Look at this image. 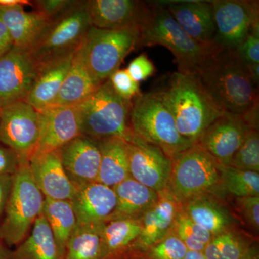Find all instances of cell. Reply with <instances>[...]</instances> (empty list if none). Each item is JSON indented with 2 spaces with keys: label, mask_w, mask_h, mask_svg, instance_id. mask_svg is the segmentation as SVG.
<instances>
[{
  "label": "cell",
  "mask_w": 259,
  "mask_h": 259,
  "mask_svg": "<svg viewBox=\"0 0 259 259\" xmlns=\"http://www.w3.org/2000/svg\"><path fill=\"white\" fill-rule=\"evenodd\" d=\"M228 166L245 171L259 172L258 130H248Z\"/></svg>",
  "instance_id": "cell-35"
},
{
  "label": "cell",
  "mask_w": 259,
  "mask_h": 259,
  "mask_svg": "<svg viewBox=\"0 0 259 259\" xmlns=\"http://www.w3.org/2000/svg\"><path fill=\"white\" fill-rule=\"evenodd\" d=\"M195 74L223 111L245 117L259 107L258 88L236 51H214Z\"/></svg>",
  "instance_id": "cell-2"
},
{
  "label": "cell",
  "mask_w": 259,
  "mask_h": 259,
  "mask_svg": "<svg viewBox=\"0 0 259 259\" xmlns=\"http://www.w3.org/2000/svg\"><path fill=\"white\" fill-rule=\"evenodd\" d=\"M180 208L181 204L166 190L160 192L157 202L140 218L141 233L127 259L136 258L168 235Z\"/></svg>",
  "instance_id": "cell-18"
},
{
  "label": "cell",
  "mask_w": 259,
  "mask_h": 259,
  "mask_svg": "<svg viewBox=\"0 0 259 259\" xmlns=\"http://www.w3.org/2000/svg\"><path fill=\"white\" fill-rule=\"evenodd\" d=\"M161 3L181 28L194 40L205 46L214 45L215 25L211 1H169Z\"/></svg>",
  "instance_id": "cell-20"
},
{
  "label": "cell",
  "mask_w": 259,
  "mask_h": 259,
  "mask_svg": "<svg viewBox=\"0 0 259 259\" xmlns=\"http://www.w3.org/2000/svg\"><path fill=\"white\" fill-rule=\"evenodd\" d=\"M255 243L253 236L233 228L213 237L203 253L206 259H242Z\"/></svg>",
  "instance_id": "cell-31"
},
{
  "label": "cell",
  "mask_w": 259,
  "mask_h": 259,
  "mask_svg": "<svg viewBox=\"0 0 259 259\" xmlns=\"http://www.w3.org/2000/svg\"><path fill=\"white\" fill-rule=\"evenodd\" d=\"M236 207L242 221L250 229L259 231V196L236 198Z\"/></svg>",
  "instance_id": "cell-39"
},
{
  "label": "cell",
  "mask_w": 259,
  "mask_h": 259,
  "mask_svg": "<svg viewBox=\"0 0 259 259\" xmlns=\"http://www.w3.org/2000/svg\"><path fill=\"white\" fill-rule=\"evenodd\" d=\"M126 70L131 77L139 83L146 81L156 72L154 64L146 53H143L131 61Z\"/></svg>",
  "instance_id": "cell-41"
},
{
  "label": "cell",
  "mask_w": 259,
  "mask_h": 259,
  "mask_svg": "<svg viewBox=\"0 0 259 259\" xmlns=\"http://www.w3.org/2000/svg\"><path fill=\"white\" fill-rule=\"evenodd\" d=\"M11 250L0 241V259H11Z\"/></svg>",
  "instance_id": "cell-48"
},
{
  "label": "cell",
  "mask_w": 259,
  "mask_h": 259,
  "mask_svg": "<svg viewBox=\"0 0 259 259\" xmlns=\"http://www.w3.org/2000/svg\"><path fill=\"white\" fill-rule=\"evenodd\" d=\"M0 19L3 20L15 47L30 50L49 23L37 11L28 13L21 5H0Z\"/></svg>",
  "instance_id": "cell-25"
},
{
  "label": "cell",
  "mask_w": 259,
  "mask_h": 259,
  "mask_svg": "<svg viewBox=\"0 0 259 259\" xmlns=\"http://www.w3.org/2000/svg\"><path fill=\"white\" fill-rule=\"evenodd\" d=\"M140 219L105 223L102 233V259H127L141 233Z\"/></svg>",
  "instance_id": "cell-27"
},
{
  "label": "cell",
  "mask_w": 259,
  "mask_h": 259,
  "mask_svg": "<svg viewBox=\"0 0 259 259\" xmlns=\"http://www.w3.org/2000/svg\"><path fill=\"white\" fill-rule=\"evenodd\" d=\"M74 53L40 65L36 78L25 101L38 112L49 108L60 90Z\"/></svg>",
  "instance_id": "cell-24"
},
{
  "label": "cell",
  "mask_w": 259,
  "mask_h": 259,
  "mask_svg": "<svg viewBox=\"0 0 259 259\" xmlns=\"http://www.w3.org/2000/svg\"><path fill=\"white\" fill-rule=\"evenodd\" d=\"M41 131L40 112L25 101L0 110V144L8 146L23 162L36 151Z\"/></svg>",
  "instance_id": "cell-10"
},
{
  "label": "cell",
  "mask_w": 259,
  "mask_h": 259,
  "mask_svg": "<svg viewBox=\"0 0 259 259\" xmlns=\"http://www.w3.org/2000/svg\"><path fill=\"white\" fill-rule=\"evenodd\" d=\"M242 259H259L258 246L257 243H255L251 248L248 250V253Z\"/></svg>",
  "instance_id": "cell-47"
},
{
  "label": "cell",
  "mask_w": 259,
  "mask_h": 259,
  "mask_svg": "<svg viewBox=\"0 0 259 259\" xmlns=\"http://www.w3.org/2000/svg\"><path fill=\"white\" fill-rule=\"evenodd\" d=\"M238 56L248 65L259 64V25H255L249 35L236 50Z\"/></svg>",
  "instance_id": "cell-40"
},
{
  "label": "cell",
  "mask_w": 259,
  "mask_h": 259,
  "mask_svg": "<svg viewBox=\"0 0 259 259\" xmlns=\"http://www.w3.org/2000/svg\"><path fill=\"white\" fill-rule=\"evenodd\" d=\"M68 178L75 188L97 182L101 153L96 141L79 136L59 149Z\"/></svg>",
  "instance_id": "cell-16"
},
{
  "label": "cell",
  "mask_w": 259,
  "mask_h": 259,
  "mask_svg": "<svg viewBox=\"0 0 259 259\" xmlns=\"http://www.w3.org/2000/svg\"><path fill=\"white\" fill-rule=\"evenodd\" d=\"M14 47L10 32L0 19V56L4 55Z\"/></svg>",
  "instance_id": "cell-44"
},
{
  "label": "cell",
  "mask_w": 259,
  "mask_h": 259,
  "mask_svg": "<svg viewBox=\"0 0 259 259\" xmlns=\"http://www.w3.org/2000/svg\"><path fill=\"white\" fill-rule=\"evenodd\" d=\"M108 79L115 93L127 101H134L142 94L140 83L131 77L126 69L117 70Z\"/></svg>",
  "instance_id": "cell-37"
},
{
  "label": "cell",
  "mask_w": 259,
  "mask_h": 259,
  "mask_svg": "<svg viewBox=\"0 0 259 259\" xmlns=\"http://www.w3.org/2000/svg\"><path fill=\"white\" fill-rule=\"evenodd\" d=\"M171 161L166 190L179 204L206 194L224 199L219 163L198 144L176 155Z\"/></svg>",
  "instance_id": "cell-5"
},
{
  "label": "cell",
  "mask_w": 259,
  "mask_h": 259,
  "mask_svg": "<svg viewBox=\"0 0 259 259\" xmlns=\"http://www.w3.org/2000/svg\"><path fill=\"white\" fill-rule=\"evenodd\" d=\"M130 126L134 136L160 148L171 159L194 145L181 136L171 112L151 91L133 101Z\"/></svg>",
  "instance_id": "cell-6"
},
{
  "label": "cell",
  "mask_w": 259,
  "mask_h": 259,
  "mask_svg": "<svg viewBox=\"0 0 259 259\" xmlns=\"http://www.w3.org/2000/svg\"><path fill=\"white\" fill-rule=\"evenodd\" d=\"M42 214L49 223L58 249L64 259L66 247L77 226L71 200L45 198Z\"/></svg>",
  "instance_id": "cell-30"
},
{
  "label": "cell",
  "mask_w": 259,
  "mask_h": 259,
  "mask_svg": "<svg viewBox=\"0 0 259 259\" xmlns=\"http://www.w3.org/2000/svg\"><path fill=\"white\" fill-rule=\"evenodd\" d=\"M40 65L28 49L13 47L0 56V110L25 101Z\"/></svg>",
  "instance_id": "cell-12"
},
{
  "label": "cell",
  "mask_w": 259,
  "mask_h": 259,
  "mask_svg": "<svg viewBox=\"0 0 259 259\" xmlns=\"http://www.w3.org/2000/svg\"><path fill=\"white\" fill-rule=\"evenodd\" d=\"M13 175L0 176V225L4 216L5 208L13 185Z\"/></svg>",
  "instance_id": "cell-43"
},
{
  "label": "cell",
  "mask_w": 259,
  "mask_h": 259,
  "mask_svg": "<svg viewBox=\"0 0 259 259\" xmlns=\"http://www.w3.org/2000/svg\"><path fill=\"white\" fill-rule=\"evenodd\" d=\"M18 5H32V2L28 0H0V5L3 6H15Z\"/></svg>",
  "instance_id": "cell-45"
},
{
  "label": "cell",
  "mask_w": 259,
  "mask_h": 259,
  "mask_svg": "<svg viewBox=\"0 0 259 259\" xmlns=\"http://www.w3.org/2000/svg\"><path fill=\"white\" fill-rule=\"evenodd\" d=\"M40 112V139L32 158L57 151L81 136L77 107H49Z\"/></svg>",
  "instance_id": "cell-17"
},
{
  "label": "cell",
  "mask_w": 259,
  "mask_h": 259,
  "mask_svg": "<svg viewBox=\"0 0 259 259\" xmlns=\"http://www.w3.org/2000/svg\"><path fill=\"white\" fill-rule=\"evenodd\" d=\"M44 199L32 179L29 162H23L13 175V185L0 225V241L9 248L21 243L42 214Z\"/></svg>",
  "instance_id": "cell-7"
},
{
  "label": "cell",
  "mask_w": 259,
  "mask_h": 259,
  "mask_svg": "<svg viewBox=\"0 0 259 259\" xmlns=\"http://www.w3.org/2000/svg\"><path fill=\"white\" fill-rule=\"evenodd\" d=\"M183 242L188 250L203 252L212 239L213 236L207 230L199 226L181 208L175 218L171 231Z\"/></svg>",
  "instance_id": "cell-34"
},
{
  "label": "cell",
  "mask_w": 259,
  "mask_h": 259,
  "mask_svg": "<svg viewBox=\"0 0 259 259\" xmlns=\"http://www.w3.org/2000/svg\"><path fill=\"white\" fill-rule=\"evenodd\" d=\"M218 167L225 193L236 198L259 196V172L245 171L220 163Z\"/></svg>",
  "instance_id": "cell-33"
},
{
  "label": "cell",
  "mask_w": 259,
  "mask_h": 259,
  "mask_svg": "<svg viewBox=\"0 0 259 259\" xmlns=\"http://www.w3.org/2000/svg\"><path fill=\"white\" fill-rule=\"evenodd\" d=\"M250 74H251L252 79L254 82L255 86L258 87L259 85V64L248 65Z\"/></svg>",
  "instance_id": "cell-46"
},
{
  "label": "cell",
  "mask_w": 259,
  "mask_h": 259,
  "mask_svg": "<svg viewBox=\"0 0 259 259\" xmlns=\"http://www.w3.org/2000/svg\"><path fill=\"white\" fill-rule=\"evenodd\" d=\"M117 205L110 221L140 219L157 202L159 193L131 177L113 187Z\"/></svg>",
  "instance_id": "cell-26"
},
{
  "label": "cell",
  "mask_w": 259,
  "mask_h": 259,
  "mask_svg": "<svg viewBox=\"0 0 259 259\" xmlns=\"http://www.w3.org/2000/svg\"><path fill=\"white\" fill-rule=\"evenodd\" d=\"M101 84L94 79L88 69L80 46L75 51L67 74L50 107L77 106Z\"/></svg>",
  "instance_id": "cell-23"
},
{
  "label": "cell",
  "mask_w": 259,
  "mask_h": 259,
  "mask_svg": "<svg viewBox=\"0 0 259 259\" xmlns=\"http://www.w3.org/2000/svg\"><path fill=\"white\" fill-rule=\"evenodd\" d=\"M29 168L34 182L45 198L71 200L74 197L76 188L64 171L59 150L32 158Z\"/></svg>",
  "instance_id": "cell-21"
},
{
  "label": "cell",
  "mask_w": 259,
  "mask_h": 259,
  "mask_svg": "<svg viewBox=\"0 0 259 259\" xmlns=\"http://www.w3.org/2000/svg\"><path fill=\"white\" fill-rule=\"evenodd\" d=\"M22 163L13 150L0 144V176L15 175Z\"/></svg>",
  "instance_id": "cell-42"
},
{
  "label": "cell",
  "mask_w": 259,
  "mask_h": 259,
  "mask_svg": "<svg viewBox=\"0 0 259 259\" xmlns=\"http://www.w3.org/2000/svg\"><path fill=\"white\" fill-rule=\"evenodd\" d=\"M139 30L140 47L166 48L175 56L180 72L196 73L212 52L220 50L214 45H203L192 38L161 2L151 3Z\"/></svg>",
  "instance_id": "cell-3"
},
{
  "label": "cell",
  "mask_w": 259,
  "mask_h": 259,
  "mask_svg": "<svg viewBox=\"0 0 259 259\" xmlns=\"http://www.w3.org/2000/svg\"><path fill=\"white\" fill-rule=\"evenodd\" d=\"M181 206L194 223L207 230L213 237L239 228V221L224 199L213 194H202Z\"/></svg>",
  "instance_id": "cell-22"
},
{
  "label": "cell",
  "mask_w": 259,
  "mask_h": 259,
  "mask_svg": "<svg viewBox=\"0 0 259 259\" xmlns=\"http://www.w3.org/2000/svg\"><path fill=\"white\" fill-rule=\"evenodd\" d=\"M97 143L101 153L97 182L113 188L130 177L127 142L111 138Z\"/></svg>",
  "instance_id": "cell-28"
},
{
  "label": "cell",
  "mask_w": 259,
  "mask_h": 259,
  "mask_svg": "<svg viewBox=\"0 0 259 259\" xmlns=\"http://www.w3.org/2000/svg\"><path fill=\"white\" fill-rule=\"evenodd\" d=\"M71 202L77 225L100 224L110 221L117 199L112 187L95 182L76 189Z\"/></svg>",
  "instance_id": "cell-19"
},
{
  "label": "cell",
  "mask_w": 259,
  "mask_h": 259,
  "mask_svg": "<svg viewBox=\"0 0 259 259\" xmlns=\"http://www.w3.org/2000/svg\"><path fill=\"white\" fill-rule=\"evenodd\" d=\"M187 251L183 242L171 231L135 259H184Z\"/></svg>",
  "instance_id": "cell-36"
},
{
  "label": "cell",
  "mask_w": 259,
  "mask_h": 259,
  "mask_svg": "<svg viewBox=\"0 0 259 259\" xmlns=\"http://www.w3.org/2000/svg\"><path fill=\"white\" fill-rule=\"evenodd\" d=\"M184 259H206L203 252L188 250Z\"/></svg>",
  "instance_id": "cell-49"
},
{
  "label": "cell",
  "mask_w": 259,
  "mask_h": 259,
  "mask_svg": "<svg viewBox=\"0 0 259 259\" xmlns=\"http://www.w3.org/2000/svg\"><path fill=\"white\" fill-rule=\"evenodd\" d=\"M91 27L82 1L63 16L49 22L30 52L40 66L74 54Z\"/></svg>",
  "instance_id": "cell-9"
},
{
  "label": "cell",
  "mask_w": 259,
  "mask_h": 259,
  "mask_svg": "<svg viewBox=\"0 0 259 259\" xmlns=\"http://www.w3.org/2000/svg\"><path fill=\"white\" fill-rule=\"evenodd\" d=\"M104 224L77 225L66 247L64 259H102Z\"/></svg>",
  "instance_id": "cell-32"
},
{
  "label": "cell",
  "mask_w": 259,
  "mask_h": 259,
  "mask_svg": "<svg viewBox=\"0 0 259 259\" xmlns=\"http://www.w3.org/2000/svg\"><path fill=\"white\" fill-rule=\"evenodd\" d=\"M215 36L213 44L220 50L236 51L254 25H259L258 1L214 0Z\"/></svg>",
  "instance_id": "cell-11"
},
{
  "label": "cell",
  "mask_w": 259,
  "mask_h": 259,
  "mask_svg": "<svg viewBox=\"0 0 259 259\" xmlns=\"http://www.w3.org/2000/svg\"><path fill=\"white\" fill-rule=\"evenodd\" d=\"M130 177L156 191L166 190L172 161L160 148L136 136L127 142Z\"/></svg>",
  "instance_id": "cell-13"
},
{
  "label": "cell",
  "mask_w": 259,
  "mask_h": 259,
  "mask_svg": "<svg viewBox=\"0 0 259 259\" xmlns=\"http://www.w3.org/2000/svg\"><path fill=\"white\" fill-rule=\"evenodd\" d=\"M151 92L171 112L181 136L193 144L226 113L213 101L195 73L175 71L165 75Z\"/></svg>",
  "instance_id": "cell-1"
},
{
  "label": "cell",
  "mask_w": 259,
  "mask_h": 259,
  "mask_svg": "<svg viewBox=\"0 0 259 259\" xmlns=\"http://www.w3.org/2000/svg\"><path fill=\"white\" fill-rule=\"evenodd\" d=\"M151 7L148 2L137 0H89L85 1L92 26L104 30L139 27Z\"/></svg>",
  "instance_id": "cell-15"
},
{
  "label": "cell",
  "mask_w": 259,
  "mask_h": 259,
  "mask_svg": "<svg viewBox=\"0 0 259 259\" xmlns=\"http://www.w3.org/2000/svg\"><path fill=\"white\" fill-rule=\"evenodd\" d=\"M133 102L119 96L107 79L77 105L81 136L99 142L120 138L128 142L134 134L130 126Z\"/></svg>",
  "instance_id": "cell-4"
},
{
  "label": "cell",
  "mask_w": 259,
  "mask_h": 259,
  "mask_svg": "<svg viewBox=\"0 0 259 259\" xmlns=\"http://www.w3.org/2000/svg\"><path fill=\"white\" fill-rule=\"evenodd\" d=\"M11 259H64L49 223L40 214L28 236L11 250Z\"/></svg>",
  "instance_id": "cell-29"
},
{
  "label": "cell",
  "mask_w": 259,
  "mask_h": 259,
  "mask_svg": "<svg viewBox=\"0 0 259 259\" xmlns=\"http://www.w3.org/2000/svg\"><path fill=\"white\" fill-rule=\"evenodd\" d=\"M250 128L243 116L226 112L206 129L196 144L220 164L229 165Z\"/></svg>",
  "instance_id": "cell-14"
},
{
  "label": "cell",
  "mask_w": 259,
  "mask_h": 259,
  "mask_svg": "<svg viewBox=\"0 0 259 259\" xmlns=\"http://www.w3.org/2000/svg\"><path fill=\"white\" fill-rule=\"evenodd\" d=\"M81 47L94 79L102 83L120 69L126 56L141 47L139 28L104 30L92 26Z\"/></svg>",
  "instance_id": "cell-8"
},
{
  "label": "cell",
  "mask_w": 259,
  "mask_h": 259,
  "mask_svg": "<svg viewBox=\"0 0 259 259\" xmlns=\"http://www.w3.org/2000/svg\"><path fill=\"white\" fill-rule=\"evenodd\" d=\"M81 2L78 0H37L32 2V5L35 6V11L51 21L74 9Z\"/></svg>",
  "instance_id": "cell-38"
}]
</instances>
